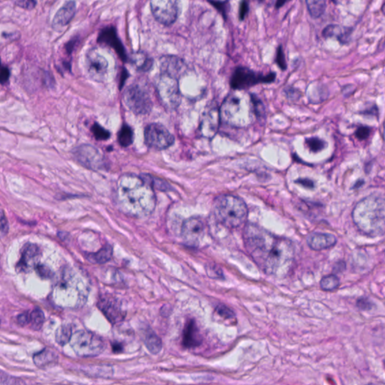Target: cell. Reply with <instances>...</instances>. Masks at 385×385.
Segmentation results:
<instances>
[{
	"label": "cell",
	"mask_w": 385,
	"mask_h": 385,
	"mask_svg": "<svg viewBox=\"0 0 385 385\" xmlns=\"http://www.w3.org/2000/svg\"><path fill=\"white\" fill-rule=\"evenodd\" d=\"M182 344L187 348H194L202 344V337L194 320L188 321L184 327Z\"/></svg>",
	"instance_id": "obj_21"
},
{
	"label": "cell",
	"mask_w": 385,
	"mask_h": 385,
	"mask_svg": "<svg viewBox=\"0 0 385 385\" xmlns=\"http://www.w3.org/2000/svg\"><path fill=\"white\" fill-rule=\"evenodd\" d=\"M112 254H113L112 248L110 246H106L97 252L87 254V259L95 264H105L111 260Z\"/></svg>",
	"instance_id": "obj_24"
},
{
	"label": "cell",
	"mask_w": 385,
	"mask_h": 385,
	"mask_svg": "<svg viewBox=\"0 0 385 385\" xmlns=\"http://www.w3.org/2000/svg\"><path fill=\"white\" fill-rule=\"evenodd\" d=\"M98 307L112 324H118L125 319L126 312L120 302L110 296H102L98 302Z\"/></svg>",
	"instance_id": "obj_14"
},
{
	"label": "cell",
	"mask_w": 385,
	"mask_h": 385,
	"mask_svg": "<svg viewBox=\"0 0 385 385\" xmlns=\"http://www.w3.org/2000/svg\"><path fill=\"white\" fill-rule=\"evenodd\" d=\"M45 316L40 308H37L29 313V324L32 329L39 330L43 325Z\"/></svg>",
	"instance_id": "obj_30"
},
{
	"label": "cell",
	"mask_w": 385,
	"mask_h": 385,
	"mask_svg": "<svg viewBox=\"0 0 385 385\" xmlns=\"http://www.w3.org/2000/svg\"><path fill=\"white\" fill-rule=\"evenodd\" d=\"M40 255V249L37 244H27L24 246L21 254V258L18 264L17 269L19 272H26L32 265Z\"/></svg>",
	"instance_id": "obj_20"
},
{
	"label": "cell",
	"mask_w": 385,
	"mask_h": 385,
	"mask_svg": "<svg viewBox=\"0 0 385 385\" xmlns=\"http://www.w3.org/2000/svg\"><path fill=\"white\" fill-rule=\"evenodd\" d=\"M356 306L359 309L362 310V311H370V310L373 309L374 303L370 298L362 296L357 300Z\"/></svg>",
	"instance_id": "obj_34"
},
{
	"label": "cell",
	"mask_w": 385,
	"mask_h": 385,
	"mask_svg": "<svg viewBox=\"0 0 385 385\" xmlns=\"http://www.w3.org/2000/svg\"><path fill=\"white\" fill-rule=\"evenodd\" d=\"M73 334L69 325H63L59 327L55 335V339L59 345H64L71 340Z\"/></svg>",
	"instance_id": "obj_31"
},
{
	"label": "cell",
	"mask_w": 385,
	"mask_h": 385,
	"mask_svg": "<svg viewBox=\"0 0 385 385\" xmlns=\"http://www.w3.org/2000/svg\"><path fill=\"white\" fill-rule=\"evenodd\" d=\"M276 62L282 69H286L287 63L285 61V54H284L283 50L281 46L278 48V51H277Z\"/></svg>",
	"instance_id": "obj_36"
},
{
	"label": "cell",
	"mask_w": 385,
	"mask_h": 385,
	"mask_svg": "<svg viewBox=\"0 0 385 385\" xmlns=\"http://www.w3.org/2000/svg\"><path fill=\"white\" fill-rule=\"evenodd\" d=\"M381 10H382L383 13H384V14L385 15V3L384 5H383L382 9H381Z\"/></svg>",
	"instance_id": "obj_50"
},
{
	"label": "cell",
	"mask_w": 385,
	"mask_h": 385,
	"mask_svg": "<svg viewBox=\"0 0 385 385\" xmlns=\"http://www.w3.org/2000/svg\"><path fill=\"white\" fill-rule=\"evenodd\" d=\"M240 12H239V18L241 20H243L247 14L248 11H249V5H248L247 2H243L241 3L240 6Z\"/></svg>",
	"instance_id": "obj_45"
},
{
	"label": "cell",
	"mask_w": 385,
	"mask_h": 385,
	"mask_svg": "<svg viewBox=\"0 0 385 385\" xmlns=\"http://www.w3.org/2000/svg\"><path fill=\"white\" fill-rule=\"evenodd\" d=\"M220 118V110L217 108L212 107L211 109H207L203 114L200 125L201 134L206 138L213 137L218 131Z\"/></svg>",
	"instance_id": "obj_16"
},
{
	"label": "cell",
	"mask_w": 385,
	"mask_h": 385,
	"mask_svg": "<svg viewBox=\"0 0 385 385\" xmlns=\"http://www.w3.org/2000/svg\"><path fill=\"white\" fill-rule=\"evenodd\" d=\"M207 273H208L209 276L212 275V278H221L222 274H223L222 273L221 269L215 267H208V270H207Z\"/></svg>",
	"instance_id": "obj_41"
},
{
	"label": "cell",
	"mask_w": 385,
	"mask_h": 385,
	"mask_svg": "<svg viewBox=\"0 0 385 385\" xmlns=\"http://www.w3.org/2000/svg\"><path fill=\"white\" fill-rule=\"evenodd\" d=\"M306 4H307L309 14H311V17L316 18V19L321 17L326 9V2L322 1V0H318V1L308 0L306 1Z\"/></svg>",
	"instance_id": "obj_29"
},
{
	"label": "cell",
	"mask_w": 385,
	"mask_h": 385,
	"mask_svg": "<svg viewBox=\"0 0 385 385\" xmlns=\"http://www.w3.org/2000/svg\"><path fill=\"white\" fill-rule=\"evenodd\" d=\"M37 270H38L39 275H41V276L43 277V278H49L51 275L50 270L47 269V267H42V266H39Z\"/></svg>",
	"instance_id": "obj_46"
},
{
	"label": "cell",
	"mask_w": 385,
	"mask_h": 385,
	"mask_svg": "<svg viewBox=\"0 0 385 385\" xmlns=\"http://www.w3.org/2000/svg\"><path fill=\"white\" fill-rule=\"evenodd\" d=\"M132 63L137 70L141 72L149 71L153 66V60L145 52H136L132 56Z\"/></svg>",
	"instance_id": "obj_23"
},
{
	"label": "cell",
	"mask_w": 385,
	"mask_h": 385,
	"mask_svg": "<svg viewBox=\"0 0 385 385\" xmlns=\"http://www.w3.org/2000/svg\"><path fill=\"white\" fill-rule=\"evenodd\" d=\"M216 312L224 319H233L235 318V314L231 308L224 305H219L217 306Z\"/></svg>",
	"instance_id": "obj_35"
},
{
	"label": "cell",
	"mask_w": 385,
	"mask_h": 385,
	"mask_svg": "<svg viewBox=\"0 0 385 385\" xmlns=\"http://www.w3.org/2000/svg\"><path fill=\"white\" fill-rule=\"evenodd\" d=\"M145 344L151 353L156 355L162 349V341L153 331H148L145 335Z\"/></svg>",
	"instance_id": "obj_26"
},
{
	"label": "cell",
	"mask_w": 385,
	"mask_h": 385,
	"mask_svg": "<svg viewBox=\"0 0 385 385\" xmlns=\"http://www.w3.org/2000/svg\"><path fill=\"white\" fill-rule=\"evenodd\" d=\"M10 77V72L7 66H3L1 68V75H0V81L1 84L4 85L8 81H9Z\"/></svg>",
	"instance_id": "obj_40"
},
{
	"label": "cell",
	"mask_w": 385,
	"mask_h": 385,
	"mask_svg": "<svg viewBox=\"0 0 385 385\" xmlns=\"http://www.w3.org/2000/svg\"><path fill=\"white\" fill-rule=\"evenodd\" d=\"M366 385H376V384H366Z\"/></svg>",
	"instance_id": "obj_53"
},
{
	"label": "cell",
	"mask_w": 385,
	"mask_h": 385,
	"mask_svg": "<svg viewBox=\"0 0 385 385\" xmlns=\"http://www.w3.org/2000/svg\"><path fill=\"white\" fill-rule=\"evenodd\" d=\"M18 322L20 325L27 326L29 324V313H23L18 317Z\"/></svg>",
	"instance_id": "obj_44"
},
{
	"label": "cell",
	"mask_w": 385,
	"mask_h": 385,
	"mask_svg": "<svg viewBox=\"0 0 385 385\" xmlns=\"http://www.w3.org/2000/svg\"><path fill=\"white\" fill-rule=\"evenodd\" d=\"M144 136L145 144L158 151L167 149L174 143L173 135L161 124L152 123L147 126Z\"/></svg>",
	"instance_id": "obj_8"
},
{
	"label": "cell",
	"mask_w": 385,
	"mask_h": 385,
	"mask_svg": "<svg viewBox=\"0 0 385 385\" xmlns=\"http://www.w3.org/2000/svg\"><path fill=\"white\" fill-rule=\"evenodd\" d=\"M340 285V280L337 275L329 274L321 278L320 287L324 291L332 292L337 290Z\"/></svg>",
	"instance_id": "obj_28"
},
{
	"label": "cell",
	"mask_w": 385,
	"mask_h": 385,
	"mask_svg": "<svg viewBox=\"0 0 385 385\" xmlns=\"http://www.w3.org/2000/svg\"><path fill=\"white\" fill-rule=\"evenodd\" d=\"M205 223L201 218L192 217L184 221L181 234L185 244L196 247L201 242L205 236Z\"/></svg>",
	"instance_id": "obj_13"
},
{
	"label": "cell",
	"mask_w": 385,
	"mask_h": 385,
	"mask_svg": "<svg viewBox=\"0 0 385 385\" xmlns=\"http://www.w3.org/2000/svg\"><path fill=\"white\" fill-rule=\"evenodd\" d=\"M284 3H285V2H278V3H277V6L279 7V6L282 4H284Z\"/></svg>",
	"instance_id": "obj_49"
},
{
	"label": "cell",
	"mask_w": 385,
	"mask_h": 385,
	"mask_svg": "<svg viewBox=\"0 0 385 385\" xmlns=\"http://www.w3.org/2000/svg\"><path fill=\"white\" fill-rule=\"evenodd\" d=\"M370 133H371V129L368 127H360L357 129L356 131V136L360 139H366L370 136Z\"/></svg>",
	"instance_id": "obj_37"
},
{
	"label": "cell",
	"mask_w": 385,
	"mask_h": 385,
	"mask_svg": "<svg viewBox=\"0 0 385 385\" xmlns=\"http://www.w3.org/2000/svg\"><path fill=\"white\" fill-rule=\"evenodd\" d=\"M9 231V223H8L7 218L5 217L4 212H2L1 214V235L4 236L7 234Z\"/></svg>",
	"instance_id": "obj_42"
},
{
	"label": "cell",
	"mask_w": 385,
	"mask_h": 385,
	"mask_svg": "<svg viewBox=\"0 0 385 385\" xmlns=\"http://www.w3.org/2000/svg\"><path fill=\"white\" fill-rule=\"evenodd\" d=\"M161 73L168 75L179 79L184 73V63L183 60L176 56H164L160 60Z\"/></svg>",
	"instance_id": "obj_18"
},
{
	"label": "cell",
	"mask_w": 385,
	"mask_h": 385,
	"mask_svg": "<svg viewBox=\"0 0 385 385\" xmlns=\"http://www.w3.org/2000/svg\"><path fill=\"white\" fill-rule=\"evenodd\" d=\"M33 361L39 368H44L56 363L58 361V356L50 349L45 348L34 355Z\"/></svg>",
	"instance_id": "obj_22"
},
{
	"label": "cell",
	"mask_w": 385,
	"mask_h": 385,
	"mask_svg": "<svg viewBox=\"0 0 385 385\" xmlns=\"http://www.w3.org/2000/svg\"><path fill=\"white\" fill-rule=\"evenodd\" d=\"M306 241L311 250H327L337 244V238L331 233L314 232L308 236Z\"/></svg>",
	"instance_id": "obj_17"
},
{
	"label": "cell",
	"mask_w": 385,
	"mask_h": 385,
	"mask_svg": "<svg viewBox=\"0 0 385 385\" xmlns=\"http://www.w3.org/2000/svg\"><path fill=\"white\" fill-rule=\"evenodd\" d=\"M275 78L274 73L264 76L246 67H238L232 76L231 84L233 89L241 91L260 83L272 82Z\"/></svg>",
	"instance_id": "obj_9"
},
{
	"label": "cell",
	"mask_w": 385,
	"mask_h": 385,
	"mask_svg": "<svg viewBox=\"0 0 385 385\" xmlns=\"http://www.w3.org/2000/svg\"><path fill=\"white\" fill-rule=\"evenodd\" d=\"M262 103L255 96L236 92L226 97L220 109L221 118L227 125L236 127L250 125L254 117L262 115Z\"/></svg>",
	"instance_id": "obj_3"
},
{
	"label": "cell",
	"mask_w": 385,
	"mask_h": 385,
	"mask_svg": "<svg viewBox=\"0 0 385 385\" xmlns=\"http://www.w3.org/2000/svg\"><path fill=\"white\" fill-rule=\"evenodd\" d=\"M85 66L87 74L93 80L97 82L105 81L109 63L105 57L100 55L95 49H91L87 52L85 58Z\"/></svg>",
	"instance_id": "obj_12"
},
{
	"label": "cell",
	"mask_w": 385,
	"mask_h": 385,
	"mask_svg": "<svg viewBox=\"0 0 385 385\" xmlns=\"http://www.w3.org/2000/svg\"><path fill=\"white\" fill-rule=\"evenodd\" d=\"M365 184L364 180H363V179H360V180L357 181L356 183H355V185H354V187H352L353 189H358L360 188V187H361L363 185V184Z\"/></svg>",
	"instance_id": "obj_48"
},
{
	"label": "cell",
	"mask_w": 385,
	"mask_h": 385,
	"mask_svg": "<svg viewBox=\"0 0 385 385\" xmlns=\"http://www.w3.org/2000/svg\"><path fill=\"white\" fill-rule=\"evenodd\" d=\"M134 141V133L133 129L127 125L122 126L117 134V142L124 148L130 146Z\"/></svg>",
	"instance_id": "obj_25"
},
{
	"label": "cell",
	"mask_w": 385,
	"mask_h": 385,
	"mask_svg": "<svg viewBox=\"0 0 385 385\" xmlns=\"http://www.w3.org/2000/svg\"><path fill=\"white\" fill-rule=\"evenodd\" d=\"M70 343L76 355L80 357L98 356L105 348V343L99 336L86 330L73 334Z\"/></svg>",
	"instance_id": "obj_5"
},
{
	"label": "cell",
	"mask_w": 385,
	"mask_h": 385,
	"mask_svg": "<svg viewBox=\"0 0 385 385\" xmlns=\"http://www.w3.org/2000/svg\"><path fill=\"white\" fill-rule=\"evenodd\" d=\"M124 102L137 115H148L152 110L153 102L149 94L138 84H132L124 93Z\"/></svg>",
	"instance_id": "obj_7"
},
{
	"label": "cell",
	"mask_w": 385,
	"mask_h": 385,
	"mask_svg": "<svg viewBox=\"0 0 385 385\" xmlns=\"http://www.w3.org/2000/svg\"><path fill=\"white\" fill-rule=\"evenodd\" d=\"M150 6L154 19L164 25H171L179 17V7L177 1L153 0L150 3Z\"/></svg>",
	"instance_id": "obj_11"
},
{
	"label": "cell",
	"mask_w": 385,
	"mask_h": 385,
	"mask_svg": "<svg viewBox=\"0 0 385 385\" xmlns=\"http://www.w3.org/2000/svg\"><path fill=\"white\" fill-rule=\"evenodd\" d=\"M324 37H336L341 42H345V39L349 37V29H342L337 25H329L323 31Z\"/></svg>",
	"instance_id": "obj_27"
},
{
	"label": "cell",
	"mask_w": 385,
	"mask_h": 385,
	"mask_svg": "<svg viewBox=\"0 0 385 385\" xmlns=\"http://www.w3.org/2000/svg\"><path fill=\"white\" fill-rule=\"evenodd\" d=\"M14 4L16 6H19V7L23 8V9L27 10H31L35 8L36 5H37V2L36 1H27V0H23V1H15Z\"/></svg>",
	"instance_id": "obj_39"
},
{
	"label": "cell",
	"mask_w": 385,
	"mask_h": 385,
	"mask_svg": "<svg viewBox=\"0 0 385 385\" xmlns=\"http://www.w3.org/2000/svg\"><path fill=\"white\" fill-rule=\"evenodd\" d=\"M383 257H384V260H385V251H384V255H383Z\"/></svg>",
	"instance_id": "obj_52"
},
{
	"label": "cell",
	"mask_w": 385,
	"mask_h": 385,
	"mask_svg": "<svg viewBox=\"0 0 385 385\" xmlns=\"http://www.w3.org/2000/svg\"><path fill=\"white\" fill-rule=\"evenodd\" d=\"M155 88L164 107L174 109L179 106L182 97L177 78L161 73L155 81Z\"/></svg>",
	"instance_id": "obj_6"
},
{
	"label": "cell",
	"mask_w": 385,
	"mask_h": 385,
	"mask_svg": "<svg viewBox=\"0 0 385 385\" xmlns=\"http://www.w3.org/2000/svg\"><path fill=\"white\" fill-rule=\"evenodd\" d=\"M75 158L80 164L92 170H99L105 168V156L91 145H81L73 151Z\"/></svg>",
	"instance_id": "obj_10"
},
{
	"label": "cell",
	"mask_w": 385,
	"mask_h": 385,
	"mask_svg": "<svg viewBox=\"0 0 385 385\" xmlns=\"http://www.w3.org/2000/svg\"><path fill=\"white\" fill-rule=\"evenodd\" d=\"M296 183L301 184L303 187L308 189H314V183L312 180L308 179H300L296 181Z\"/></svg>",
	"instance_id": "obj_43"
},
{
	"label": "cell",
	"mask_w": 385,
	"mask_h": 385,
	"mask_svg": "<svg viewBox=\"0 0 385 385\" xmlns=\"http://www.w3.org/2000/svg\"><path fill=\"white\" fill-rule=\"evenodd\" d=\"M246 249L266 274L283 276L294 261L295 249L288 239L277 237L257 225L249 224L244 230Z\"/></svg>",
	"instance_id": "obj_1"
},
{
	"label": "cell",
	"mask_w": 385,
	"mask_h": 385,
	"mask_svg": "<svg viewBox=\"0 0 385 385\" xmlns=\"http://www.w3.org/2000/svg\"><path fill=\"white\" fill-rule=\"evenodd\" d=\"M346 262L344 260H339L334 264L332 267V274L338 275V274L342 273L346 270Z\"/></svg>",
	"instance_id": "obj_38"
},
{
	"label": "cell",
	"mask_w": 385,
	"mask_h": 385,
	"mask_svg": "<svg viewBox=\"0 0 385 385\" xmlns=\"http://www.w3.org/2000/svg\"><path fill=\"white\" fill-rule=\"evenodd\" d=\"M213 212L215 218L226 227L237 228L248 218V207L240 197L233 195H221L214 202Z\"/></svg>",
	"instance_id": "obj_4"
},
{
	"label": "cell",
	"mask_w": 385,
	"mask_h": 385,
	"mask_svg": "<svg viewBox=\"0 0 385 385\" xmlns=\"http://www.w3.org/2000/svg\"><path fill=\"white\" fill-rule=\"evenodd\" d=\"M383 135H384V141L385 143V122H384V134H383Z\"/></svg>",
	"instance_id": "obj_51"
},
{
	"label": "cell",
	"mask_w": 385,
	"mask_h": 385,
	"mask_svg": "<svg viewBox=\"0 0 385 385\" xmlns=\"http://www.w3.org/2000/svg\"><path fill=\"white\" fill-rule=\"evenodd\" d=\"M306 145H307L308 149L314 153L320 152L325 148L327 143L321 138L317 137H311L306 139Z\"/></svg>",
	"instance_id": "obj_32"
},
{
	"label": "cell",
	"mask_w": 385,
	"mask_h": 385,
	"mask_svg": "<svg viewBox=\"0 0 385 385\" xmlns=\"http://www.w3.org/2000/svg\"><path fill=\"white\" fill-rule=\"evenodd\" d=\"M76 3L73 1L66 2L55 14L52 26L54 28L60 29L67 25L72 21L76 13Z\"/></svg>",
	"instance_id": "obj_19"
},
{
	"label": "cell",
	"mask_w": 385,
	"mask_h": 385,
	"mask_svg": "<svg viewBox=\"0 0 385 385\" xmlns=\"http://www.w3.org/2000/svg\"><path fill=\"white\" fill-rule=\"evenodd\" d=\"M112 349H113V352H115V353H120V352H122L123 347H122L121 344L116 342V343L112 344Z\"/></svg>",
	"instance_id": "obj_47"
},
{
	"label": "cell",
	"mask_w": 385,
	"mask_h": 385,
	"mask_svg": "<svg viewBox=\"0 0 385 385\" xmlns=\"http://www.w3.org/2000/svg\"><path fill=\"white\" fill-rule=\"evenodd\" d=\"M99 44H103L115 50L119 58L123 61H127V52L123 44L117 37V32L113 27H107L101 30L97 39Z\"/></svg>",
	"instance_id": "obj_15"
},
{
	"label": "cell",
	"mask_w": 385,
	"mask_h": 385,
	"mask_svg": "<svg viewBox=\"0 0 385 385\" xmlns=\"http://www.w3.org/2000/svg\"><path fill=\"white\" fill-rule=\"evenodd\" d=\"M91 132L98 141H106L110 138V132L99 124L94 123L91 127Z\"/></svg>",
	"instance_id": "obj_33"
},
{
	"label": "cell",
	"mask_w": 385,
	"mask_h": 385,
	"mask_svg": "<svg viewBox=\"0 0 385 385\" xmlns=\"http://www.w3.org/2000/svg\"><path fill=\"white\" fill-rule=\"evenodd\" d=\"M354 223L363 234L371 238L385 234V198L370 195L357 202L352 210Z\"/></svg>",
	"instance_id": "obj_2"
}]
</instances>
